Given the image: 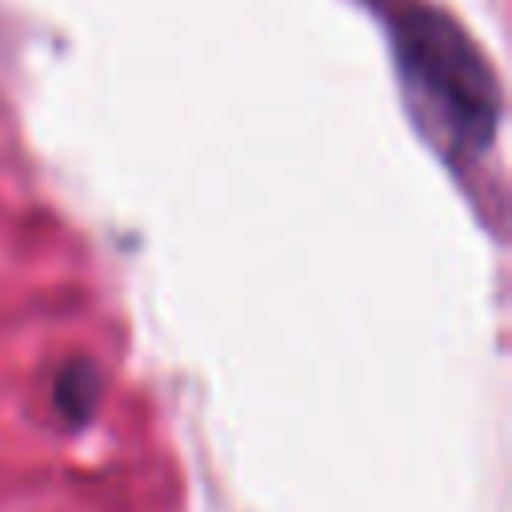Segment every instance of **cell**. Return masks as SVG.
<instances>
[{
    "mask_svg": "<svg viewBox=\"0 0 512 512\" xmlns=\"http://www.w3.org/2000/svg\"><path fill=\"white\" fill-rule=\"evenodd\" d=\"M96 396H100V376H96V368H92L88 360H72V364L60 368L56 388H52V400H56V408H60L72 424H84V420L92 416Z\"/></svg>",
    "mask_w": 512,
    "mask_h": 512,
    "instance_id": "obj_2",
    "label": "cell"
},
{
    "mask_svg": "<svg viewBox=\"0 0 512 512\" xmlns=\"http://www.w3.org/2000/svg\"><path fill=\"white\" fill-rule=\"evenodd\" d=\"M396 72L416 128L440 156L480 160L500 128V84L472 36L440 8L408 0L388 16Z\"/></svg>",
    "mask_w": 512,
    "mask_h": 512,
    "instance_id": "obj_1",
    "label": "cell"
}]
</instances>
